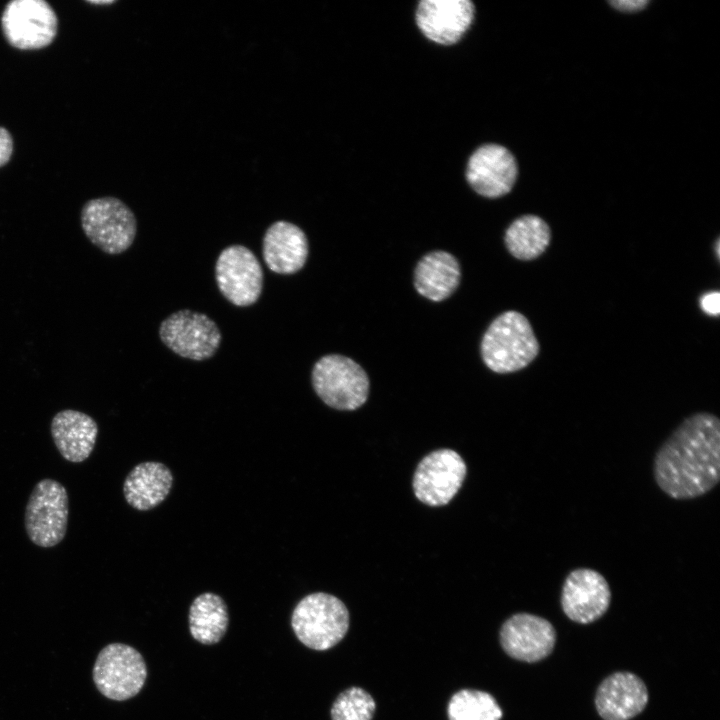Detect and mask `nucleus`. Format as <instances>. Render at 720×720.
<instances>
[{"instance_id":"obj_24","label":"nucleus","mask_w":720,"mask_h":720,"mask_svg":"<svg viewBox=\"0 0 720 720\" xmlns=\"http://www.w3.org/2000/svg\"><path fill=\"white\" fill-rule=\"evenodd\" d=\"M376 704L364 689L351 687L338 695L331 708L332 720H371Z\"/></svg>"},{"instance_id":"obj_7","label":"nucleus","mask_w":720,"mask_h":720,"mask_svg":"<svg viewBox=\"0 0 720 720\" xmlns=\"http://www.w3.org/2000/svg\"><path fill=\"white\" fill-rule=\"evenodd\" d=\"M147 668L142 655L122 643L105 646L95 661L93 680L105 697L124 701L136 696L144 686Z\"/></svg>"},{"instance_id":"obj_8","label":"nucleus","mask_w":720,"mask_h":720,"mask_svg":"<svg viewBox=\"0 0 720 720\" xmlns=\"http://www.w3.org/2000/svg\"><path fill=\"white\" fill-rule=\"evenodd\" d=\"M161 341L180 357L203 361L218 350L222 335L207 315L183 309L165 318L159 327Z\"/></svg>"},{"instance_id":"obj_23","label":"nucleus","mask_w":720,"mask_h":720,"mask_svg":"<svg viewBox=\"0 0 720 720\" xmlns=\"http://www.w3.org/2000/svg\"><path fill=\"white\" fill-rule=\"evenodd\" d=\"M449 720H500L502 710L495 698L484 691L462 689L450 699Z\"/></svg>"},{"instance_id":"obj_18","label":"nucleus","mask_w":720,"mask_h":720,"mask_svg":"<svg viewBox=\"0 0 720 720\" xmlns=\"http://www.w3.org/2000/svg\"><path fill=\"white\" fill-rule=\"evenodd\" d=\"M51 436L61 456L72 463H81L91 455L98 435V425L88 414L61 410L51 421Z\"/></svg>"},{"instance_id":"obj_26","label":"nucleus","mask_w":720,"mask_h":720,"mask_svg":"<svg viewBox=\"0 0 720 720\" xmlns=\"http://www.w3.org/2000/svg\"><path fill=\"white\" fill-rule=\"evenodd\" d=\"M700 306L702 310L711 316H717L720 311V294L718 291H713L704 294L700 299Z\"/></svg>"},{"instance_id":"obj_3","label":"nucleus","mask_w":720,"mask_h":720,"mask_svg":"<svg viewBox=\"0 0 720 720\" xmlns=\"http://www.w3.org/2000/svg\"><path fill=\"white\" fill-rule=\"evenodd\" d=\"M291 626L297 638L314 650L339 643L349 627V612L337 597L316 592L302 598L293 610Z\"/></svg>"},{"instance_id":"obj_19","label":"nucleus","mask_w":720,"mask_h":720,"mask_svg":"<svg viewBox=\"0 0 720 720\" xmlns=\"http://www.w3.org/2000/svg\"><path fill=\"white\" fill-rule=\"evenodd\" d=\"M172 485L173 475L165 464L146 461L128 473L123 483V494L132 508L147 511L166 499Z\"/></svg>"},{"instance_id":"obj_11","label":"nucleus","mask_w":720,"mask_h":720,"mask_svg":"<svg viewBox=\"0 0 720 720\" xmlns=\"http://www.w3.org/2000/svg\"><path fill=\"white\" fill-rule=\"evenodd\" d=\"M466 471V464L456 451L435 450L426 455L415 470L414 494L426 505H446L462 486Z\"/></svg>"},{"instance_id":"obj_14","label":"nucleus","mask_w":720,"mask_h":720,"mask_svg":"<svg viewBox=\"0 0 720 720\" xmlns=\"http://www.w3.org/2000/svg\"><path fill=\"white\" fill-rule=\"evenodd\" d=\"M556 642L553 625L546 619L517 613L508 618L500 629V643L512 658L536 662L547 657Z\"/></svg>"},{"instance_id":"obj_13","label":"nucleus","mask_w":720,"mask_h":720,"mask_svg":"<svg viewBox=\"0 0 720 720\" xmlns=\"http://www.w3.org/2000/svg\"><path fill=\"white\" fill-rule=\"evenodd\" d=\"M518 167L513 154L504 146L485 144L469 157L466 180L479 195L487 198L501 197L512 189Z\"/></svg>"},{"instance_id":"obj_5","label":"nucleus","mask_w":720,"mask_h":720,"mask_svg":"<svg viewBox=\"0 0 720 720\" xmlns=\"http://www.w3.org/2000/svg\"><path fill=\"white\" fill-rule=\"evenodd\" d=\"M80 219L88 240L109 255L125 252L137 234V220L133 211L115 197L87 201L82 207Z\"/></svg>"},{"instance_id":"obj_29","label":"nucleus","mask_w":720,"mask_h":720,"mask_svg":"<svg viewBox=\"0 0 720 720\" xmlns=\"http://www.w3.org/2000/svg\"><path fill=\"white\" fill-rule=\"evenodd\" d=\"M716 254H717V257H719V240H717V242H716Z\"/></svg>"},{"instance_id":"obj_4","label":"nucleus","mask_w":720,"mask_h":720,"mask_svg":"<svg viewBox=\"0 0 720 720\" xmlns=\"http://www.w3.org/2000/svg\"><path fill=\"white\" fill-rule=\"evenodd\" d=\"M311 380L318 397L337 410H355L366 402L369 394L366 372L343 355L329 354L317 360Z\"/></svg>"},{"instance_id":"obj_21","label":"nucleus","mask_w":720,"mask_h":720,"mask_svg":"<svg viewBox=\"0 0 720 720\" xmlns=\"http://www.w3.org/2000/svg\"><path fill=\"white\" fill-rule=\"evenodd\" d=\"M229 624L227 605L219 595L205 592L198 595L189 610L192 637L205 645L218 643Z\"/></svg>"},{"instance_id":"obj_10","label":"nucleus","mask_w":720,"mask_h":720,"mask_svg":"<svg viewBox=\"0 0 720 720\" xmlns=\"http://www.w3.org/2000/svg\"><path fill=\"white\" fill-rule=\"evenodd\" d=\"M215 278L224 298L238 307L256 303L263 290L262 266L243 245H230L221 251L215 264Z\"/></svg>"},{"instance_id":"obj_22","label":"nucleus","mask_w":720,"mask_h":720,"mask_svg":"<svg viewBox=\"0 0 720 720\" xmlns=\"http://www.w3.org/2000/svg\"><path fill=\"white\" fill-rule=\"evenodd\" d=\"M550 240L548 224L536 215L517 218L507 228L504 236L510 254L523 261L539 257L548 247Z\"/></svg>"},{"instance_id":"obj_17","label":"nucleus","mask_w":720,"mask_h":720,"mask_svg":"<svg viewBox=\"0 0 720 720\" xmlns=\"http://www.w3.org/2000/svg\"><path fill=\"white\" fill-rule=\"evenodd\" d=\"M309 253L308 239L297 225L279 220L272 223L263 237L262 254L274 273L289 275L301 270Z\"/></svg>"},{"instance_id":"obj_16","label":"nucleus","mask_w":720,"mask_h":720,"mask_svg":"<svg viewBox=\"0 0 720 720\" xmlns=\"http://www.w3.org/2000/svg\"><path fill=\"white\" fill-rule=\"evenodd\" d=\"M648 702L645 683L630 672H616L598 687L595 705L604 720H629L643 711Z\"/></svg>"},{"instance_id":"obj_15","label":"nucleus","mask_w":720,"mask_h":720,"mask_svg":"<svg viewBox=\"0 0 720 720\" xmlns=\"http://www.w3.org/2000/svg\"><path fill=\"white\" fill-rule=\"evenodd\" d=\"M474 14L470 0H422L415 19L426 38L440 45H452L470 28Z\"/></svg>"},{"instance_id":"obj_28","label":"nucleus","mask_w":720,"mask_h":720,"mask_svg":"<svg viewBox=\"0 0 720 720\" xmlns=\"http://www.w3.org/2000/svg\"><path fill=\"white\" fill-rule=\"evenodd\" d=\"M114 2H115V1H113V0H112V1H111V0H109V1H105V0H104V1H98V0H95V1H89V3H91V4H95V5H105V4H112V3H114Z\"/></svg>"},{"instance_id":"obj_2","label":"nucleus","mask_w":720,"mask_h":720,"mask_svg":"<svg viewBox=\"0 0 720 720\" xmlns=\"http://www.w3.org/2000/svg\"><path fill=\"white\" fill-rule=\"evenodd\" d=\"M539 349L529 320L512 310L496 317L481 341L484 363L500 374L516 372L528 366L537 357Z\"/></svg>"},{"instance_id":"obj_9","label":"nucleus","mask_w":720,"mask_h":720,"mask_svg":"<svg viewBox=\"0 0 720 720\" xmlns=\"http://www.w3.org/2000/svg\"><path fill=\"white\" fill-rule=\"evenodd\" d=\"M1 28L7 42L20 50L50 45L57 35L58 18L44 0H13L6 4Z\"/></svg>"},{"instance_id":"obj_27","label":"nucleus","mask_w":720,"mask_h":720,"mask_svg":"<svg viewBox=\"0 0 720 720\" xmlns=\"http://www.w3.org/2000/svg\"><path fill=\"white\" fill-rule=\"evenodd\" d=\"M649 1L646 0H613L610 4L623 12H636L645 8Z\"/></svg>"},{"instance_id":"obj_1","label":"nucleus","mask_w":720,"mask_h":720,"mask_svg":"<svg viewBox=\"0 0 720 720\" xmlns=\"http://www.w3.org/2000/svg\"><path fill=\"white\" fill-rule=\"evenodd\" d=\"M653 475L675 500L710 492L720 480V421L709 412L685 418L657 450Z\"/></svg>"},{"instance_id":"obj_6","label":"nucleus","mask_w":720,"mask_h":720,"mask_svg":"<svg viewBox=\"0 0 720 720\" xmlns=\"http://www.w3.org/2000/svg\"><path fill=\"white\" fill-rule=\"evenodd\" d=\"M68 516L66 488L51 478L38 481L30 493L24 514L25 531L30 541L42 548L58 545L66 535Z\"/></svg>"},{"instance_id":"obj_25","label":"nucleus","mask_w":720,"mask_h":720,"mask_svg":"<svg viewBox=\"0 0 720 720\" xmlns=\"http://www.w3.org/2000/svg\"><path fill=\"white\" fill-rule=\"evenodd\" d=\"M13 152V138L10 132L0 126V167L7 164Z\"/></svg>"},{"instance_id":"obj_12","label":"nucleus","mask_w":720,"mask_h":720,"mask_svg":"<svg viewBox=\"0 0 720 720\" xmlns=\"http://www.w3.org/2000/svg\"><path fill=\"white\" fill-rule=\"evenodd\" d=\"M611 590L605 577L591 568H576L568 573L561 590V606L574 622L588 624L603 616L609 608Z\"/></svg>"},{"instance_id":"obj_20","label":"nucleus","mask_w":720,"mask_h":720,"mask_svg":"<svg viewBox=\"0 0 720 720\" xmlns=\"http://www.w3.org/2000/svg\"><path fill=\"white\" fill-rule=\"evenodd\" d=\"M461 272L456 258L446 251H432L421 258L414 272L419 294L432 300L448 298L458 287Z\"/></svg>"}]
</instances>
